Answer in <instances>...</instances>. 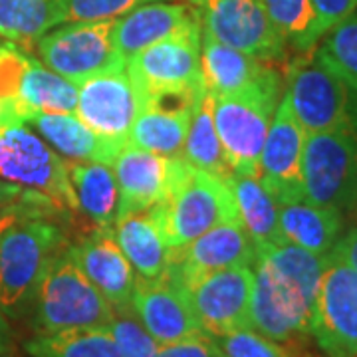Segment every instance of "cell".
<instances>
[{"label": "cell", "instance_id": "1", "mask_svg": "<svg viewBox=\"0 0 357 357\" xmlns=\"http://www.w3.org/2000/svg\"><path fill=\"white\" fill-rule=\"evenodd\" d=\"M326 256L294 244L256 248L250 326L278 344L296 345L310 335Z\"/></svg>", "mask_w": 357, "mask_h": 357}, {"label": "cell", "instance_id": "2", "mask_svg": "<svg viewBox=\"0 0 357 357\" xmlns=\"http://www.w3.org/2000/svg\"><path fill=\"white\" fill-rule=\"evenodd\" d=\"M151 215L169 250L187 246L222 220H238L229 181L192 167L181 155L173 157L165 197Z\"/></svg>", "mask_w": 357, "mask_h": 357}, {"label": "cell", "instance_id": "3", "mask_svg": "<svg viewBox=\"0 0 357 357\" xmlns=\"http://www.w3.org/2000/svg\"><path fill=\"white\" fill-rule=\"evenodd\" d=\"M288 102L306 133L357 131V79L316 46L294 60L286 72Z\"/></svg>", "mask_w": 357, "mask_h": 357}, {"label": "cell", "instance_id": "4", "mask_svg": "<svg viewBox=\"0 0 357 357\" xmlns=\"http://www.w3.org/2000/svg\"><path fill=\"white\" fill-rule=\"evenodd\" d=\"M114 314V307L79 266L72 243H66L36 286L28 312L32 330L52 333L72 328H102L112 321Z\"/></svg>", "mask_w": 357, "mask_h": 357}, {"label": "cell", "instance_id": "5", "mask_svg": "<svg viewBox=\"0 0 357 357\" xmlns=\"http://www.w3.org/2000/svg\"><path fill=\"white\" fill-rule=\"evenodd\" d=\"M0 178L42 201L54 217L82 232L66 159L26 123L0 131Z\"/></svg>", "mask_w": 357, "mask_h": 357}, {"label": "cell", "instance_id": "6", "mask_svg": "<svg viewBox=\"0 0 357 357\" xmlns=\"http://www.w3.org/2000/svg\"><path fill=\"white\" fill-rule=\"evenodd\" d=\"M68 243L62 227L48 217L14 222L0 236V310L8 319L28 316L40 278Z\"/></svg>", "mask_w": 357, "mask_h": 357}, {"label": "cell", "instance_id": "7", "mask_svg": "<svg viewBox=\"0 0 357 357\" xmlns=\"http://www.w3.org/2000/svg\"><path fill=\"white\" fill-rule=\"evenodd\" d=\"M280 98L282 76L278 72L255 88L215 96V126L232 173L258 177L262 147Z\"/></svg>", "mask_w": 357, "mask_h": 357}, {"label": "cell", "instance_id": "8", "mask_svg": "<svg viewBox=\"0 0 357 357\" xmlns=\"http://www.w3.org/2000/svg\"><path fill=\"white\" fill-rule=\"evenodd\" d=\"M304 199L342 215L356 213L357 131L307 133L304 143Z\"/></svg>", "mask_w": 357, "mask_h": 357}, {"label": "cell", "instance_id": "9", "mask_svg": "<svg viewBox=\"0 0 357 357\" xmlns=\"http://www.w3.org/2000/svg\"><path fill=\"white\" fill-rule=\"evenodd\" d=\"M114 22H64L46 32L34 50L46 68L79 86L89 77L126 68V60L115 50Z\"/></svg>", "mask_w": 357, "mask_h": 357}, {"label": "cell", "instance_id": "10", "mask_svg": "<svg viewBox=\"0 0 357 357\" xmlns=\"http://www.w3.org/2000/svg\"><path fill=\"white\" fill-rule=\"evenodd\" d=\"M201 32L262 62L288 58V44L272 24L262 0H187Z\"/></svg>", "mask_w": 357, "mask_h": 357}, {"label": "cell", "instance_id": "11", "mask_svg": "<svg viewBox=\"0 0 357 357\" xmlns=\"http://www.w3.org/2000/svg\"><path fill=\"white\" fill-rule=\"evenodd\" d=\"M310 335L326 357H357V272L326 256Z\"/></svg>", "mask_w": 357, "mask_h": 357}, {"label": "cell", "instance_id": "12", "mask_svg": "<svg viewBox=\"0 0 357 357\" xmlns=\"http://www.w3.org/2000/svg\"><path fill=\"white\" fill-rule=\"evenodd\" d=\"M255 286L252 266H234L208 272L183 284L192 312L204 333L222 337L230 332L252 328L250 300Z\"/></svg>", "mask_w": 357, "mask_h": 357}, {"label": "cell", "instance_id": "13", "mask_svg": "<svg viewBox=\"0 0 357 357\" xmlns=\"http://www.w3.org/2000/svg\"><path fill=\"white\" fill-rule=\"evenodd\" d=\"M126 72L141 96L171 89L204 88L201 30L155 42L126 62Z\"/></svg>", "mask_w": 357, "mask_h": 357}, {"label": "cell", "instance_id": "14", "mask_svg": "<svg viewBox=\"0 0 357 357\" xmlns=\"http://www.w3.org/2000/svg\"><path fill=\"white\" fill-rule=\"evenodd\" d=\"M306 135L294 117L288 96L282 91L258 167V181L278 204L304 201L302 161Z\"/></svg>", "mask_w": 357, "mask_h": 357}, {"label": "cell", "instance_id": "15", "mask_svg": "<svg viewBox=\"0 0 357 357\" xmlns=\"http://www.w3.org/2000/svg\"><path fill=\"white\" fill-rule=\"evenodd\" d=\"M141 103L139 89L123 68L79 84L74 114L98 135L126 145Z\"/></svg>", "mask_w": 357, "mask_h": 357}, {"label": "cell", "instance_id": "16", "mask_svg": "<svg viewBox=\"0 0 357 357\" xmlns=\"http://www.w3.org/2000/svg\"><path fill=\"white\" fill-rule=\"evenodd\" d=\"M201 89H171L141 96V112L129 131L128 143L157 155L177 157L183 151L192 109Z\"/></svg>", "mask_w": 357, "mask_h": 357}, {"label": "cell", "instance_id": "17", "mask_svg": "<svg viewBox=\"0 0 357 357\" xmlns=\"http://www.w3.org/2000/svg\"><path fill=\"white\" fill-rule=\"evenodd\" d=\"M255 260L256 246L243 225L232 218L218 222L217 227L203 232L187 246L171 250L167 276L183 286L208 272L234 266H252Z\"/></svg>", "mask_w": 357, "mask_h": 357}, {"label": "cell", "instance_id": "18", "mask_svg": "<svg viewBox=\"0 0 357 357\" xmlns=\"http://www.w3.org/2000/svg\"><path fill=\"white\" fill-rule=\"evenodd\" d=\"M131 310L161 345L204 333L185 288L167 274L157 280L137 276Z\"/></svg>", "mask_w": 357, "mask_h": 357}, {"label": "cell", "instance_id": "19", "mask_svg": "<svg viewBox=\"0 0 357 357\" xmlns=\"http://www.w3.org/2000/svg\"><path fill=\"white\" fill-rule=\"evenodd\" d=\"M77 262L114 312L131 307L135 270L115 241L114 229H93L72 243Z\"/></svg>", "mask_w": 357, "mask_h": 357}, {"label": "cell", "instance_id": "20", "mask_svg": "<svg viewBox=\"0 0 357 357\" xmlns=\"http://www.w3.org/2000/svg\"><path fill=\"white\" fill-rule=\"evenodd\" d=\"M195 30H201V24L187 2L159 0L141 4L128 14L115 18L112 36L115 50L128 62L131 56L155 42L189 34Z\"/></svg>", "mask_w": 357, "mask_h": 357}, {"label": "cell", "instance_id": "21", "mask_svg": "<svg viewBox=\"0 0 357 357\" xmlns=\"http://www.w3.org/2000/svg\"><path fill=\"white\" fill-rule=\"evenodd\" d=\"M112 169L119 191L117 217H121L151 211L163 201L171 181L173 157L143 151L126 143L115 155Z\"/></svg>", "mask_w": 357, "mask_h": 357}, {"label": "cell", "instance_id": "22", "mask_svg": "<svg viewBox=\"0 0 357 357\" xmlns=\"http://www.w3.org/2000/svg\"><path fill=\"white\" fill-rule=\"evenodd\" d=\"M68 177L76 195L82 232L114 229L119 208V191L114 169L96 161H68ZM77 234V236H79Z\"/></svg>", "mask_w": 357, "mask_h": 357}, {"label": "cell", "instance_id": "23", "mask_svg": "<svg viewBox=\"0 0 357 357\" xmlns=\"http://www.w3.org/2000/svg\"><path fill=\"white\" fill-rule=\"evenodd\" d=\"M201 68L204 84L215 96L255 88L276 72L268 62L230 48L204 32H201Z\"/></svg>", "mask_w": 357, "mask_h": 357}, {"label": "cell", "instance_id": "24", "mask_svg": "<svg viewBox=\"0 0 357 357\" xmlns=\"http://www.w3.org/2000/svg\"><path fill=\"white\" fill-rule=\"evenodd\" d=\"M26 126H34L38 135L68 161H96L112 165L123 145L98 135L76 114H34Z\"/></svg>", "mask_w": 357, "mask_h": 357}, {"label": "cell", "instance_id": "25", "mask_svg": "<svg viewBox=\"0 0 357 357\" xmlns=\"http://www.w3.org/2000/svg\"><path fill=\"white\" fill-rule=\"evenodd\" d=\"M278 222L284 244H294L312 255L326 256L344 232L345 215L328 206L307 203L304 199L280 204Z\"/></svg>", "mask_w": 357, "mask_h": 357}, {"label": "cell", "instance_id": "26", "mask_svg": "<svg viewBox=\"0 0 357 357\" xmlns=\"http://www.w3.org/2000/svg\"><path fill=\"white\" fill-rule=\"evenodd\" d=\"M115 241L133 266L135 274L145 280L163 278L169 268V246L155 222L151 211L129 213L117 217L114 227Z\"/></svg>", "mask_w": 357, "mask_h": 357}, {"label": "cell", "instance_id": "27", "mask_svg": "<svg viewBox=\"0 0 357 357\" xmlns=\"http://www.w3.org/2000/svg\"><path fill=\"white\" fill-rule=\"evenodd\" d=\"M77 86L50 68L28 58L18 86V119L28 123L34 114H74Z\"/></svg>", "mask_w": 357, "mask_h": 357}, {"label": "cell", "instance_id": "28", "mask_svg": "<svg viewBox=\"0 0 357 357\" xmlns=\"http://www.w3.org/2000/svg\"><path fill=\"white\" fill-rule=\"evenodd\" d=\"M230 192L236 206V217L256 248L268 244H284L280 234V204L262 187L258 177L232 173Z\"/></svg>", "mask_w": 357, "mask_h": 357}, {"label": "cell", "instance_id": "29", "mask_svg": "<svg viewBox=\"0 0 357 357\" xmlns=\"http://www.w3.org/2000/svg\"><path fill=\"white\" fill-rule=\"evenodd\" d=\"M66 18L68 0H0V38L30 52Z\"/></svg>", "mask_w": 357, "mask_h": 357}, {"label": "cell", "instance_id": "30", "mask_svg": "<svg viewBox=\"0 0 357 357\" xmlns=\"http://www.w3.org/2000/svg\"><path fill=\"white\" fill-rule=\"evenodd\" d=\"M213 107H215V96L206 88L195 103L191 126L187 131V139L183 145L181 157L204 173H211L215 177L229 181L232 169L222 151V143H220L217 126H215Z\"/></svg>", "mask_w": 357, "mask_h": 357}, {"label": "cell", "instance_id": "31", "mask_svg": "<svg viewBox=\"0 0 357 357\" xmlns=\"http://www.w3.org/2000/svg\"><path fill=\"white\" fill-rule=\"evenodd\" d=\"M24 351L30 357H119L105 326L34 333L24 344Z\"/></svg>", "mask_w": 357, "mask_h": 357}, {"label": "cell", "instance_id": "32", "mask_svg": "<svg viewBox=\"0 0 357 357\" xmlns=\"http://www.w3.org/2000/svg\"><path fill=\"white\" fill-rule=\"evenodd\" d=\"M262 4L272 24L294 52L314 50L324 38L312 0H262Z\"/></svg>", "mask_w": 357, "mask_h": 357}, {"label": "cell", "instance_id": "33", "mask_svg": "<svg viewBox=\"0 0 357 357\" xmlns=\"http://www.w3.org/2000/svg\"><path fill=\"white\" fill-rule=\"evenodd\" d=\"M105 328L114 337L119 357H155L159 351L161 344L145 330L131 307L115 312Z\"/></svg>", "mask_w": 357, "mask_h": 357}, {"label": "cell", "instance_id": "34", "mask_svg": "<svg viewBox=\"0 0 357 357\" xmlns=\"http://www.w3.org/2000/svg\"><path fill=\"white\" fill-rule=\"evenodd\" d=\"M215 340L227 357H298L290 345L268 340L252 328L236 330Z\"/></svg>", "mask_w": 357, "mask_h": 357}, {"label": "cell", "instance_id": "35", "mask_svg": "<svg viewBox=\"0 0 357 357\" xmlns=\"http://www.w3.org/2000/svg\"><path fill=\"white\" fill-rule=\"evenodd\" d=\"M319 50L357 79V8L321 38Z\"/></svg>", "mask_w": 357, "mask_h": 357}, {"label": "cell", "instance_id": "36", "mask_svg": "<svg viewBox=\"0 0 357 357\" xmlns=\"http://www.w3.org/2000/svg\"><path fill=\"white\" fill-rule=\"evenodd\" d=\"M159 0H68L66 22H96V20H115L141 4Z\"/></svg>", "mask_w": 357, "mask_h": 357}, {"label": "cell", "instance_id": "37", "mask_svg": "<svg viewBox=\"0 0 357 357\" xmlns=\"http://www.w3.org/2000/svg\"><path fill=\"white\" fill-rule=\"evenodd\" d=\"M155 357H227L222 354L220 345L208 333L185 337L173 344L159 345Z\"/></svg>", "mask_w": 357, "mask_h": 357}, {"label": "cell", "instance_id": "38", "mask_svg": "<svg viewBox=\"0 0 357 357\" xmlns=\"http://www.w3.org/2000/svg\"><path fill=\"white\" fill-rule=\"evenodd\" d=\"M312 4L318 16L321 36H326L333 26L340 24L357 8V0H312Z\"/></svg>", "mask_w": 357, "mask_h": 357}, {"label": "cell", "instance_id": "39", "mask_svg": "<svg viewBox=\"0 0 357 357\" xmlns=\"http://www.w3.org/2000/svg\"><path fill=\"white\" fill-rule=\"evenodd\" d=\"M326 256H332L357 272V227H349L347 230H344L342 236L337 238V243L333 244L330 255Z\"/></svg>", "mask_w": 357, "mask_h": 357}, {"label": "cell", "instance_id": "40", "mask_svg": "<svg viewBox=\"0 0 357 357\" xmlns=\"http://www.w3.org/2000/svg\"><path fill=\"white\" fill-rule=\"evenodd\" d=\"M30 195H26L20 187L10 185V183H6V181L0 178V208L2 206H8V204L18 203V201H24Z\"/></svg>", "mask_w": 357, "mask_h": 357}, {"label": "cell", "instance_id": "41", "mask_svg": "<svg viewBox=\"0 0 357 357\" xmlns=\"http://www.w3.org/2000/svg\"><path fill=\"white\" fill-rule=\"evenodd\" d=\"M14 349V340H13V328H10V321L4 316V312L0 310V354H6Z\"/></svg>", "mask_w": 357, "mask_h": 357}, {"label": "cell", "instance_id": "42", "mask_svg": "<svg viewBox=\"0 0 357 357\" xmlns=\"http://www.w3.org/2000/svg\"><path fill=\"white\" fill-rule=\"evenodd\" d=\"M0 357H18V356H16V349H10V351H6V354H0Z\"/></svg>", "mask_w": 357, "mask_h": 357}, {"label": "cell", "instance_id": "43", "mask_svg": "<svg viewBox=\"0 0 357 357\" xmlns=\"http://www.w3.org/2000/svg\"><path fill=\"white\" fill-rule=\"evenodd\" d=\"M356 215H357V204H356Z\"/></svg>", "mask_w": 357, "mask_h": 357}]
</instances>
